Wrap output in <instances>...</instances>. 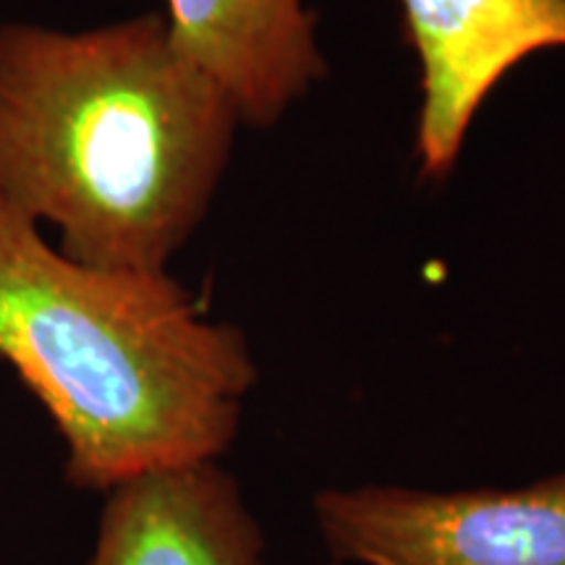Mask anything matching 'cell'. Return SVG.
Instances as JSON below:
<instances>
[{"label": "cell", "instance_id": "cell-6", "mask_svg": "<svg viewBox=\"0 0 565 565\" xmlns=\"http://www.w3.org/2000/svg\"><path fill=\"white\" fill-rule=\"evenodd\" d=\"M173 45L228 97L238 121L270 126L324 76L301 0H166Z\"/></svg>", "mask_w": 565, "mask_h": 565}, {"label": "cell", "instance_id": "cell-3", "mask_svg": "<svg viewBox=\"0 0 565 565\" xmlns=\"http://www.w3.org/2000/svg\"><path fill=\"white\" fill-rule=\"evenodd\" d=\"M315 511L341 563L565 565V471L515 490H328Z\"/></svg>", "mask_w": 565, "mask_h": 565}, {"label": "cell", "instance_id": "cell-1", "mask_svg": "<svg viewBox=\"0 0 565 565\" xmlns=\"http://www.w3.org/2000/svg\"><path fill=\"white\" fill-rule=\"evenodd\" d=\"M238 121L162 13L0 24V200L82 265L166 273L207 215Z\"/></svg>", "mask_w": 565, "mask_h": 565}, {"label": "cell", "instance_id": "cell-2", "mask_svg": "<svg viewBox=\"0 0 565 565\" xmlns=\"http://www.w3.org/2000/svg\"><path fill=\"white\" fill-rule=\"evenodd\" d=\"M0 362L51 416L76 490L217 461L257 366L166 273L82 265L0 200Z\"/></svg>", "mask_w": 565, "mask_h": 565}, {"label": "cell", "instance_id": "cell-5", "mask_svg": "<svg viewBox=\"0 0 565 565\" xmlns=\"http://www.w3.org/2000/svg\"><path fill=\"white\" fill-rule=\"evenodd\" d=\"M89 565H265V536L215 461L162 469L105 492Z\"/></svg>", "mask_w": 565, "mask_h": 565}, {"label": "cell", "instance_id": "cell-4", "mask_svg": "<svg viewBox=\"0 0 565 565\" xmlns=\"http://www.w3.org/2000/svg\"><path fill=\"white\" fill-rule=\"evenodd\" d=\"M422 68L416 158L429 181L454 171L479 105L515 63L565 47V0H398Z\"/></svg>", "mask_w": 565, "mask_h": 565}]
</instances>
